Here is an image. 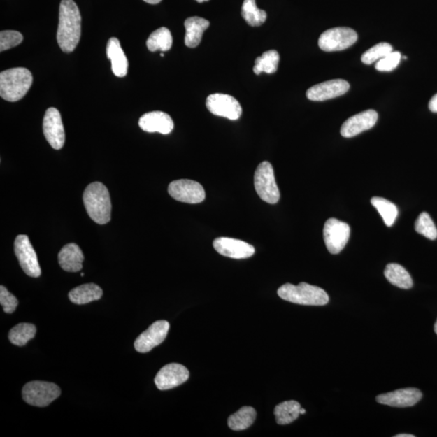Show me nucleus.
Listing matches in <instances>:
<instances>
[{
  "label": "nucleus",
  "instance_id": "10",
  "mask_svg": "<svg viewBox=\"0 0 437 437\" xmlns=\"http://www.w3.org/2000/svg\"><path fill=\"white\" fill-rule=\"evenodd\" d=\"M168 192L177 201L189 204L200 203L206 198L202 185L192 180H176L169 184Z\"/></svg>",
  "mask_w": 437,
  "mask_h": 437
},
{
  "label": "nucleus",
  "instance_id": "36",
  "mask_svg": "<svg viewBox=\"0 0 437 437\" xmlns=\"http://www.w3.org/2000/svg\"><path fill=\"white\" fill-rule=\"evenodd\" d=\"M0 304L3 306V311L6 313H13L18 306L17 297L4 286H0Z\"/></svg>",
  "mask_w": 437,
  "mask_h": 437
},
{
  "label": "nucleus",
  "instance_id": "14",
  "mask_svg": "<svg viewBox=\"0 0 437 437\" xmlns=\"http://www.w3.org/2000/svg\"><path fill=\"white\" fill-rule=\"evenodd\" d=\"M350 89L348 81L344 80H331L323 82L308 89L306 96L308 100L313 101H324L336 99L343 96Z\"/></svg>",
  "mask_w": 437,
  "mask_h": 437
},
{
  "label": "nucleus",
  "instance_id": "27",
  "mask_svg": "<svg viewBox=\"0 0 437 437\" xmlns=\"http://www.w3.org/2000/svg\"><path fill=\"white\" fill-rule=\"evenodd\" d=\"M256 416V410L253 408H241L238 413L229 416V427L234 431L245 430L254 424Z\"/></svg>",
  "mask_w": 437,
  "mask_h": 437
},
{
  "label": "nucleus",
  "instance_id": "2",
  "mask_svg": "<svg viewBox=\"0 0 437 437\" xmlns=\"http://www.w3.org/2000/svg\"><path fill=\"white\" fill-rule=\"evenodd\" d=\"M83 201L87 215L99 224L111 220L112 204L109 190L99 182L91 183L85 190Z\"/></svg>",
  "mask_w": 437,
  "mask_h": 437
},
{
  "label": "nucleus",
  "instance_id": "30",
  "mask_svg": "<svg viewBox=\"0 0 437 437\" xmlns=\"http://www.w3.org/2000/svg\"><path fill=\"white\" fill-rule=\"evenodd\" d=\"M241 15L250 27H260L266 22V13L257 7L255 0H244Z\"/></svg>",
  "mask_w": 437,
  "mask_h": 437
},
{
  "label": "nucleus",
  "instance_id": "37",
  "mask_svg": "<svg viewBox=\"0 0 437 437\" xmlns=\"http://www.w3.org/2000/svg\"><path fill=\"white\" fill-rule=\"evenodd\" d=\"M429 110L433 113H437V94L431 97L429 104Z\"/></svg>",
  "mask_w": 437,
  "mask_h": 437
},
{
  "label": "nucleus",
  "instance_id": "13",
  "mask_svg": "<svg viewBox=\"0 0 437 437\" xmlns=\"http://www.w3.org/2000/svg\"><path fill=\"white\" fill-rule=\"evenodd\" d=\"M169 330V323L161 320L152 324L135 341V348L138 352L147 353L154 348L160 345L166 338Z\"/></svg>",
  "mask_w": 437,
  "mask_h": 437
},
{
  "label": "nucleus",
  "instance_id": "42",
  "mask_svg": "<svg viewBox=\"0 0 437 437\" xmlns=\"http://www.w3.org/2000/svg\"><path fill=\"white\" fill-rule=\"evenodd\" d=\"M196 1L199 3H203V2L209 1V0H196Z\"/></svg>",
  "mask_w": 437,
  "mask_h": 437
},
{
  "label": "nucleus",
  "instance_id": "29",
  "mask_svg": "<svg viewBox=\"0 0 437 437\" xmlns=\"http://www.w3.org/2000/svg\"><path fill=\"white\" fill-rule=\"evenodd\" d=\"M280 55L275 50L266 51L255 60L254 73L259 75L262 73L273 74L276 73L279 65Z\"/></svg>",
  "mask_w": 437,
  "mask_h": 437
},
{
  "label": "nucleus",
  "instance_id": "23",
  "mask_svg": "<svg viewBox=\"0 0 437 437\" xmlns=\"http://www.w3.org/2000/svg\"><path fill=\"white\" fill-rule=\"evenodd\" d=\"M103 295V291L99 285L86 284L75 287L69 292V297L76 305H85L99 301Z\"/></svg>",
  "mask_w": 437,
  "mask_h": 437
},
{
  "label": "nucleus",
  "instance_id": "26",
  "mask_svg": "<svg viewBox=\"0 0 437 437\" xmlns=\"http://www.w3.org/2000/svg\"><path fill=\"white\" fill-rule=\"evenodd\" d=\"M173 45V37L171 31L166 27L154 31L147 40L148 49L152 52L155 51H168Z\"/></svg>",
  "mask_w": 437,
  "mask_h": 437
},
{
  "label": "nucleus",
  "instance_id": "4",
  "mask_svg": "<svg viewBox=\"0 0 437 437\" xmlns=\"http://www.w3.org/2000/svg\"><path fill=\"white\" fill-rule=\"evenodd\" d=\"M278 295L282 300L303 306H325L330 300L325 290L306 282H301L297 286L291 284L282 285L278 289Z\"/></svg>",
  "mask_w": 437,
  "mask_h": 437
},
{
  "label": "nucleus",
  "instance_id": "40",
  "mask_svg": "<svg viewBox=\"0 0 437 437\" xmlns=\"http://www.w3.org/2000/svg\"><path fill=\"white\" fill-rule=\"evenodd\" d=\"M306 411L305 409L301 408V410H300L301 415H304V414H306Z\"/></svg>",
  "mask_w": 437,
  "mask_h": 437
},
{
  "label": "nucleus",
  "instance_id": "38",
  "mask_svg": "<svg viewBox=\"0 0 437 437\" xmlns=\"http://www.w3.org/2000/svg\"><path fill=\"white\" fill-rule=\"evenodd\" d=\"M143 1L149 4H157L159 3H161L162 0H143Z\"/></svg>",
  "mask_w": 437,
  "mask_h": 437
},
{
  "label": "nucleus",
  "instance_id": "39",
  "mask_svg": "<svg viewBox=\"0 0 437 437\" xmlns=\"http://www.w3.org/2000/svg\"><path fill=\"white\" fill-rule=\"evenodd\" d=\"M395 437H415L414 435H411V434H399V435H396Z\"/></svg>",
  "mask_w": 437,
  "mask_h": 437
},
{
  "label": "nucleus",
  "instance_id": "33",
  "mask_svg": "<svg viewBox=\"0 0 437 437\" xmlns=\"http://www.w3.org/2000/svg\"><path fill=\"white\" fill-rule=\"evenodd\" d=\"M416 232L423 235L426 238L435 240L437 238V229L429 214L422 213L415 221Z\"/></svg>",
  "mask_w": 437,
  "mask_h": 437
},
{
  "label": "nucleus",
  "instance_id": "5",
  "mask_svg": "<svg viewBox=\"0 0 437 437\" xmlns=\"http://www.w3.org/2000/svg\"><path fill=\"white\" fill-rule=\"evenodd\" d=\"M255 187L262 200L267 203L279 202L280 194L278 188L274 169L268 162H262L255 173Z\"/></svg>",
  "mask_w": 437,
  "mask_h": 437
},
{
  "label": "nucleus",
  "instance_id": "1",
  "mask_svg": "<svg viewBox=\"0 0 437 437\" xmlns=\"http://www.w3.org/2000/svg\"><path fill=\"white\" fill-rule=\"evenodd\" d=\"M81 35V15L73 0H62L57 41L65 53H71L79 44Z\"/></svg>",
  "mask_w": 437,
  "mask_h": 437
},
{
  "label": "nucleus",
  "instance_id": "20",
  "mask_svg": "<svg viewBox=\"0 0 437 437\" xmlns=\"http://www.w3.org/2000/svg\"><path fill=\"white\" fill-rule=\"evenodd\" d=\"M61 268L68 272H78L83 268L85 256L81 249L75 243L66 244L58 255Z\"/></svg>",
  "mask_w": 437,
  "mask_h": 437
},
{
  "label": "nucleus",
  "instance_id": "31",
  "mask_svg": "<svg viewBox=\"0 0 437 437\" xmlns=\"http://www.w3.org/2000/svg\"><path fill=\"white\" fill-rule=\"evenodd\" d=\"M371 203L382 217L388 227L392 226L398 217L399 210L396 206L389 200L380 197H373Z\"/></svg>",
  "mask_w": 437,
  "mask_h": 437
},
{
  "label": "nucleus",
  "instance_id": "28",
  "mask_svg": "<svg viewBox=\"0 0 437 437\" xmlns=\"http://www.w3.org/2000/svg\"><path fill=\"white\" fill-rule=\"evenodd\" d=\"M37 333V328L31 323H20L9 331L8 338L14 345L24 346Z\"/></svg>",
  "mask_w": 437,
  "mask_h": 437
},
{
  "label": "nucleus",
  "instance_id": "32",
  "mask_svg": "<svg viewBox=\"0 0 437 437\" xmlns=\"http://www.w3.org/2000/svg\"><path fill=\"white\" fill-rule=\"evenodd\" d=\"M392 51V45L387 43H380L364 52L361 56V61L364 64H373L377 63Z\"/></svg>",
  "mask_w": 437,
  "mask_h": 437
},
{
  "label": "nucleus",
  "instance_id": "17",
  "mask_svg": "<svg viewBox=\"0 0 437 437\" xmlns=\"http://www.w3.org/2000/svg\"><path fill=\"white\" fill-rule=\"evenodd\" d=\"M378 120V113L368 110L349 117L341 127V136L344 138L357 136L365 131L371 129Z\"/></svg>",
  "mask_w": 437,
  "mask_h": 437
},
{
  "label": "nucleus",
  "instance_id": "18",
  "mask_svg": "<svg viewBox=\"0 0 437 437\" xmlns=\"http://www.w3.org/2000/svg\"><path fill=\"white\" fill-rule=\"evenodd\" d=\"M422 399V393L416 388H406L395 392L380 394L377 402L395 408L413 407Z\"/></svg>",
  "mask_w": 437,
  "mask_h": 437
},
{
  "label": "nucleus",
  "instance_id": "34",
  "mask_svg": "<svg viewBox=\"0 0 437 437\" xmlns=\"http://www.w3.org/2000/svg\"><path fill=\"white\" fill-rule=\"evenodd\" d=\"M23 35L17 31L5 30L0 33V51L12 49L22 43Z\"/></svg>",
  "mask_w": 437,
  "mask_h": 437
},
{
  "label": "nucleus",
  "instance_id": "16",
  "mask_svg": "<svg viewBox=\"0 0 437 437\" xmlns=\"http://www.w3.org/2000/svg\"><path fill=\"white\" fill-rule=\"evenodd\" d=\"M213 246L220 255L231 259H248L255 253L253 245L234 238H218L214 240Z\"/></svg>",
  "mask_w": 437,
  "mask_h": 437
},
{
  "label": "nucleus",
  "instance_id": "41",
  "mask_svg": "<svg viewBox=\"0 0 437 437\" xmlns=\"http://www.w3.org/2000/svg\"><path fill=\"white\" fill-rule=\"evenodd\" d=\"M434 331H435V332H436V334L437 335V320H436V322L435 323Z\"/></svg>",
  "mask_w": 437,
  "mask_h": 437
},
{
  "label": "nucleus",
  "instance_id": "11",
  "mask_svg": "<svg viewBox=\"0 0 437 437\" xmlns=\"http://www.w3.org/2000/svg\"><path fill=\"white\" fill-rule=\"evenodd\" d=\"M206 105L214 115L224 117L229 120H238L243 114V109L238 101L227 94L210 95Z\"/></svg>",
  "mask_w": 437,
  "mask_h": 437
},
{
  "label": "nucleus",
  "instance_id": "6",
  "mask_svg": "<svg viewBox=\"0 0 437 437\" xmlns=\"http://www.w3.org/2000/svg\"><path fill=\"white\" fill-rule=\"evenodd\" d=\"M61 389L57 385L48 382L34 380L24 385L22 389L23 399L34 407H48L57 399Z\"/></svg>",
  "mask_w": 437,
  "mask_h": 437
},
{
  "label": "nucleus",
  "instance_id": "25",
  "mask_svg": "<svg viewBox=\"0 0 437 437\" xmlns=\"http://www.w3.org/2000/svg\"><path fill=\"white\" fill-rule=\"evenodd\" d=\"M301 407L296 401H286L277 405L275 408V416L278 424L286 425L293 422L299 417Z\"/></svg>",
  "mask_w": 437,
  "mask_h": 437
},
{
  "label": "nucleus",
  "instance_id": "43",
  "mask_svg": "<svg viewBox=\"0 0 437 437\" xmlns=\"http://www.w3.org/2000/svg\"><path fill=\"white\" fill-rule=\"evenodd\" d=\"M161 56H162V57H164V54L163 53L161 54Z\"/></svg>",
  "mask_w": 437,
  "mask_h": 437
},
{
  "label": "nucleus",
  "instance_id": "12",
  "mask_svg": "<svg viewBox=\"0 0 437 437\" xmlns=\"http://www.w3.org/2000/svg\"><path fill=\"white\" fill-rule=\"evenodd\" d=\"M43 132L46 141L55 150L63 148L65 131L60 113L55 108L46 110L43 120Z\"/></svg>",
  "mask_w": 437,
  "mask_h": 437
},
{
  "label": "nucleus",
  "instance_id": "3",
  "mask_svg": "<svg viewBox=\"0 0 437 437\" xmlns=\"http://www.w3.org/2000/svg\"><path fill=\"white\" fill-rule=\"evenodd\" d=\"M33 84V76L24 68H15L0 73V96L5 101H18L27 94Z\"/></svg>",
  "mask_w": 437,
  "mask_h": 437
},
{
  "label": "nucleus",
  "instance_id": "19",
  "mask_svg": "<svg viewBox=\"0 0 437 437\" xmlns=\"http://www.w3.org/2000/svg\"><path fill=\"white\" fill-rule=\"evenodd\" d=\"M138 126L146 132H158L162 135L171 133L174 127L171 117L161 111L149 112L143 115L138 121Z\"/></svg>",
  "mask_w": 437,
  "mask_h": 437
},
{
  "label": "nucleus",
  "instance_id": "7",
  "mask_svg": "<svg viewBox=\"0 0 437 437\" xmlns=\"http://www.w3.org/2000/svg\"><path fill=\"white\" fill-rule=\"evenodd\" d=\"M358 35L354 29L337 27L328 29L321 34L318 45L323 51L333 52L351 48L357 42Z\"/></svg>",
  "mask_w": 437,
  "mask_h": 437
},
{
  "label": "nucleus",
  "instance_id": "9",
  "mask_svg": "<svg viewBox=\"0 0 437 437\" xmlns=\"http://www.w3.org/2000/svg\"><path fill=\"white\" fill-rule=\"evenodd\" d=\"M15 254L24 273L30 277L38 278L42 274L37 254L31 245L29 236L19 235L15 240Z\"/></svg>",
  "mask_w": 437,
  "mask_h": 437
},
{
  "label": "nucleus",
  "instance_id": "35",
  "mask_svg": "<svg viewBox=\"0 0 437 437\" xmlns=\"http://www.w3.org/2000/svg\"><path fill=\"white\" fill-rule=\"evenodd\" d=\"M402 55L399 51H392L375 64V69L379 71H392L400 64Z\"/></svg>",
  "mask_w": 437,
  "mask_h": 437
},
{
  "label": "nucleus",
  "instance_id": "21",
  "mask_svg": "<svg viewBox=\"0 0 437 437\" xmlns=\"http://www.w3.org/2000/svg\"><path fill=\"white\" fill-rule=\"evenodd\" d=\"M108 59L111 60L112 71L117 77H124L127 74L128 60L124 51L116 38H111L108 41L106 46Z\"/></svg>",
  "mask_w": 437,
  "mask_h": 437
},
{
  "label": "nucleus",
  "instance_id": "15",
  "mask_svg": "<svg viewBox=\"0 0 437 437\" xmlns=\"http://www.w3.org/2000/svg\"><path fill=\"white\" fill-rule=\"evenodd\" d=\"M188 369L180 364H169L158 372L155 384L160 390H168L179 387L189 379Z\"/></svg>",
  "mask_w": 437,
  "mask_h": 437
},
{
  "label": "nucleus",
  "instance_id": "22",
  "mask_svg": "<svg viewBox=\"0 0 437 437\" xmlns=\"http://www.w3.org/2000/svg\"><path fill=\"white\" fill-rule=\"evenodd\" d=\"M186 36H185V45L189 48H195L201 43L203 34L206 29L209 27L210 22L199 17H192L185 20Z\"/></svg>",
  "mask_w": 437,
  "mask_h": 437
},
{
  "label": "nucleus",
  "instance_id": "24",
  "mask_svg": "<svg viewBox=\"0 0 437 437\" xmlns=\"http://www.w3.org/2000/svg\"><path fill=\"white\" fill-rule=\"evenodd\" d=\"M384 274L390 284L400 289H410L413 286L411 276L403 266L389 264L385 267Z\"/></svg>",
  "mask_w": 437,
  "mask_h": 437
},
{
  "label": "nucleus",
  "instance_id": "8",
  "mask_svg": "<svg viewBox=\"0 0 437 437\" xmlns=\"http://www.w3.org/2000/svg\"><path fill=\"white\" fill-rule=\"evenodd\" d=\"M324 241L331 254L337 255L345 248L350 238V226L336 218L327 220L323 229Z\"/></svg>",
  "mask_w": 437,
  "mask_h": 437
}]
</instances>
